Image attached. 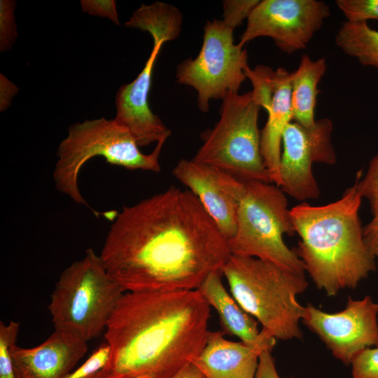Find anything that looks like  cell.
Instances as JSON below:
<instances>
[{
  "instance_id": "cell-1",
  "label": "cell",
  "mask_w": 378,
  "mask_h": 378,
  "mask_svg": "<svg viewBox=\"0 0 378 378\" xmlns=\"http://www.w3.org/2000/svg\"><path fill=\"white\" fill-rule=\"evenodd\" d=\"M230 255L197 197L170 186L125 206L99 255L125 292H145L197 290Z\"/></svg>"
},
{
  "instance_id": "cell-2",
  "label": "cell",
  "mask_w": 378,
  "mask_h": 378,
  "mask_svg": "<svg viewBox=\"0 0 378 378\" xmlns=\"http://www.w3.org/2000/svg\"><path fill=\"white\" fill-rule=\"evenodd\" d=\"M211 307L197 290L125 292L104 338L111 348L99 378H172L204 346Z\"/></svg>"
},
{
  "instance_id": "cell-3",
  "label": "cell",
  "mask_w": 378,
  "mask_h": 378,
  "mask_svg": "<svg viewBox=\"0 0 378 378\" xmlns=\"http://www.w3.org/2000/svg\"><path fill=\"white\" fill-rule=\"evenodd\" d=\"M362 199L354 183L335 202L320 206L302 202L290 209L300 238L295 251L316 287L329 296L356 288L375 270L359 217Z\"/></svg>"
},
{
  "instance_id": "cell-4",
  "label": "cell",
  "mask_w": 378,
  "mask_h": 378,
  "mask_svg": "<svg viewBox=\"0 0 378 378\" xmlns=\"http://www.w3.org/2000/svg\"><path fill=\"white\" fill-rule=\"evenodd\" d=\"M231 295L276 340L301 339L304 308L298 295L308 286L304 274L254 257L230 255L220 269Z\"/></svg>"
},
{
  "instance_id": "cell-5",
  "label": "cell",
  "mask_w": 378,
  "mask_h": 378,
  "mask_svg": "<svg viewBox=\"0 0 378 378\" xmlns=\"http://www.w3.org/2000/svg\"><path fill=\"white\" fill-rule=\"evenodd\" d=\"M164 142L158 141L153 152L144 154L130 132L114 119L101 118L75 123L69 127L57 148L53 171L55 188L74 202L90 208L78 186V174L85 162L102 156L107 162L127 169L160 172L159 158Z\"/></svg>"
},
{
  "instance_id": "cell-6",
  "label": "cell",
  "mask_w": 378,
  "mask_h": 378,
  "mask_svg": "<svg viewBox=\"0 0 378 378\" xmlns=\"http://www.w3.org/2000/svg\"><path fill=\"white\" fill-rule=\"evenodd\" d=\"M123 288L92 248L60 274L48 306L55 330L74 333L86 342L105 331Z\"/></svg>"
},
{
  "instance_id": "cell-7",
  "label": "cell",
  "mask_w": 378,
  "mask_h": 378,
  "mask_svg": "<svg viewBox=\"0 0 378 378\" xmlns=\"http://www.w3.org/2000/svg\"><path fill=\"white\" fill-rule=\"evenodd\" d=\"M295 233L286 194L274 183L246 182L233 236L231 255L254 257L304 274L305 266L283 239Z\"/></svg>"
},
{
  "instance_id": "cell-8",
  "label": "cell",
  "mask_w": 378,
  "mask_h": 378,
  "mask_svg": "<svg viewBox=\"0 0 378 378\" xmlns=\"http://www.w3.org/2000/svg\"><path fill=\"white\" fill-rule=\"evenodd\" d=\"M220 118L201 135L193 160L218 168L244 181L273 183L260 150V106L252 91L227 93L221 99Z\"/></svg>"
},
{
  "instance_id": "cell-9",
  "label": "cell",
  "mask_w": 378,
  "mask_h": 378,
  "mask_svg": "<svg viewBox=\"0 0 378 378\" xmlns=\"http://www.w3.org/2000/svg\"><path fill=\"white\" fill-rule=\"evenodd\" d=\"M233 31L222 20L207 21L197 56L176 66L177 82L196 90L198 108L204 113L209 111L210 101L222 99L227 93H239L246 79L248 53L234 43Z\"/></svg>"
},
{
  "instance_id": "cell-10",
  "label": "cell",
  "mask_w": 378,
  "mask_h": 378,
  "mask_svg": "<svg viewBox=\"0 0 378 378\" xmlns=\"http://www.w3.org/2000/svg\"><path fill=\"white\" fill-rule=\"evenodd\" d=\"M332 129L328 118L316 120L310 127L295 121L287 125L282 136L279 164V188L286 195L302 202L319 197L321 191L312 166L314 163H335Z\"/></svg>"
},
{
  "instance_id": "cell-11",
  "label": "cell",
  "mask_w": 378,
  "mask_h": 378,
  "mask_svg": "<svg viewBox=\"0 0 378 378\" xmlns=\"http://www.w3.org/2000/svg\"><path fill=\"white\" fill-rule=\"evenodd\" d=\"M329 6L318 0H262L252 11L238 44L242 47L261 36L271 38L283 52L307 47L324 20Z\"/></svg>"
},
{
  "instance_id": "cell-12",
  "label": "cell",
  "mask_w": 378,
  "mask_h": 378,
  "mask_svg": "<svg viewBox=\"0 0 378 378\" xmlns=\"http://www.w3.org/2000/svg\"><path fill=\"white\" fill-rule=\"evenodd\" d=\"M378 302L370 296L348 298L338 312H323L312 304L304 307L302 323L326 345L335 358L351 365L366 348L378 346Z\"/></svg>"
},
{
  "instance_id": "cell-13",
  "label": "cell",
  "mask_w": 378,
  "mask_h": 378,
  "mask_svg": "<svg viewBox=\"0 0 378 378\" xmlns=\"http://www.w3.org/2000/svg\"><path fill=\"white\" fill-rule=\"evenodd\" d=\"M172 174L197 197L224 238L229 240L235 232L246 182L192 159L180 160Z\"/></svg>"
},
{
  "instance_id": "cell-14",
  "label": "cell",
  "mask_w": 378,
  "mask_h": 378,
  "mask_svg": "<svg viewBox=\"0 0 378 378\" xmlns=\"http://www.w3.org/2000/svg\"><path fill=\"white\" fill-rule=\"evenodd\" d=\"M164 43L153 41L152 51L141 71L133 81L120 86L115 94L114 120L130 132L139 146L166 141L172 133L152 112L148 102L153 69Z\"/></svg>"
},
{
  "instance_id": "cell-15",
  "label": "cell",
  "mask_w": 378,
  "mask_h": 378,
  "mask_svg": "<svg viewBox=\"0 0 378 378\" xmlns=\"http://www.w3.org/2000/svg\"><path fill=\"white\" fill-rule=\"evenodd\" d=\"M87 342L74 333L55 330L34 347L15 344L11 355L15 378H63L84 356Z\"/></svg>"
},
{
  "instance_id": "cell-16",
  "label": "cell",
  "mask_w": 378,
  "mask_h": 378,
  "mask_svg": "<svg viewBox=\"0 0 378 378\" xmlns=\"http://www.w3.org/2000/svg\"><path fill=\"white\" fill-rule=\"evenodd\" d=\"M222 330L210 331L204 346L192 363L205 378H255L259 357L272 351L276 339L257 344L227 340Z\"/></svg>"
},
{
  "instance_id": "cell-17",
  "label": "cell",
  "mask_w": 378,
  "mask_h": 378,
  "mask_svg": "<svg viewBox=\"0 0 378 378\" xmlns=\"http://www.w3.org/2000/svg\"><path fill=\"white\" fill-rule=\"evenodd\" d=\"M274 85L267 122L260 131V150L272 183L279 187L282 136L287 125L293 121L291 72L282 67L276 69Z\"/></svg>"
},
{
  "instance_id": "cell-18",
  "label": "cell",
  "mask_w": 378,
  "mask_h": 378,
  "mask_svg": "<svg viewBox=\"0 0 378 378\" xmlns=\"http://www.w3.org/2000/svg\"><path fill=\"white\" fill-rule=\"evenodd\" d=\"M221 277L220 271L211 273L197 290L217 312L222 331L251 345L274 338L265 329L259 330L258 321L227 292Z\"/></svg>"
},
{
  "instance_id": "cell-19",
  "label": "cell",
  "mask_w": 378,
  "mask_h": 378,
  "mask_svg": "<svg viewBox=\"0 0 378 378\" xmlns=\"http://www.w3.org/2000/svg\"><path fill=\"white\" fill-rule=\"evenodd\" d=\"M326 71L325 58L313 60L307 55H302L298 69L291 72L293 121L305 127L315 123L318 85Z\"/></svg>"
},
{
  "instance_id": "cell-20",
  "label": "cell",
  "mask_w": 378,
  "mask_h": 378,
  "mask_svg": "<svg viewBox=\"0 0 378 378\" xmlns=\"http://www.w3.org/2000/svg\"><path fill=\"white\" fill-rule=\"evenodd\" d=\"M183 15L172 4L155 1L141 4L125 22L127 27L148 32L153 41H167L176 39L181 29Z\"/></svg>"
},
{
  "instance_id": "cell-21",
  "label": "cell",
  "mask_w": 378,
  "mask_h": 378,
  "mask_svg": "<svg viewBox=\"0 0 378 378\" xmlns=\"http://www.w3.org/2000/svg\"><path fill=\"white\" fill-rule=\"evenodd\" d=\"M335 44L364 66L378 68V30L366 21L344 22L335 35Z\"/></svg>"
},
{
  "instance_id": "cell-22",
  "label": "cell",
  "mask_w": 378,
  "mask_h": 378,
  "mask_svg": "<svg viewBox=\"0 0 378 378\" xmlns=\"http://www.w3.org/2000/svg\"><path fill=\"white\" fill-rule=\"evenodd\" d=\"M244 73L252 83L251 91L255 102L267 111L274 94V71L268 66L259 64L253 69L247 66Z\"/></svg>"
},
{
  "instance_id": "cell-23",
  "label": "cell",
  "mask_w": 378,
  "mask_h": 378,
  "mask_svg": "<svg viewBox=\"0 0 378 378\" xmlns=\"http://www.w3.org/2000/svg\"><path fill=\"white\" fill-rule=\"evenodd\" d=\"M20 327L17 321L0 322V378H15L11 349L16 344Z\"/></svg>"
},
{
  "instance_id": "cell-24",
  "label": "cell",
  "mask_w": 378,
  "mask_h": 378,
  "mask_svg": "<svg viewBox=\"0 0 378 378\" xmlns=\"http://www.w3.org/2000/svg\"><path fill=\"white\" fill-rule=\"evenodd\" d=\"M355 183L363 198L370 204L372 214H378V153L370 160L368 169L363 177L357 173Z\"/></svg>"
},
{
  "instance_id": "cell-25",
  "label": "cell",
  "mask_w": 378,
  "mask_h": 378,
  "mask_svg": "<svg viewBox=\"0 0 378 378\" xmlns=\"http://www.w3.org/2000/svg\"><path fill=\"white\" fill-rule=\"evenodd\" d=\"M16 2L13 0L0 1V51L9 50L17 37L14 11Z\"/></svg>"
},
{
  "instance_id": "cell-26",
  "label": "cell",
  "mask_w": 378,
  "mask_h": 378,
  "mask_svg": "<svg viewBox=\"0 0 378 378\" xmlns=\"http://www.w3.org/2000/svg\"><path fill=\"white\" fill-rule=\"evenodd\" d=\"M335 3L346 20H378V0H337Z\"/></svg>"
},
{
  "instance_id": "cell-27",
  "label": "cell",
  "mask_w": 378,
  "mask_h": 378,
  "mask_svg": "<svg viewBox=\"0 0 378 378\" xmlns=\"http://www.w3.org/2000/svg\"><path fill=\"white\" fill-rule=\"evenodd\" d=\"M259 0H225L223 1V19L225 24L234 29L244 19H248Z\"/></svg>"
},
{
  "instance_id": "cell-28",
  "label": "cell",
  "mask_w": 378,
  "mask_h": 378,
  "mask_svg": "<svg viewBox=\"0 0 378 378\" xmlns=\"http://www.w3.org/2000/svg\"><path fill=\"white\" fill-rule=\"evenodd\" d=\"M111 348L105 342L98 346L88 358L78 368L63 378H87L99 372L108 361Z\"/></svg>"
},
{
  "instance_id": "cell-29",
  "label": "cell",
  "mask_w": 378,
  "mask_h": 378,
  "mask_svg": "<svg viewBox=\"0 0 378 378\" xmlns=\"http://www.w3.org/2000/svg\"><path fill=\"white\" fill-rule=\"evenodd\" d=\"M351 365L353 378H378V346L363 350Z\"/></svg>"
},
{
  "instance_id": "cell-30",
  "label": "cell",
  "mask_w": 378,
  "mask_h": 378,
  "mask_svg": "<svg viewBox=\"0 0 378 378\" xmlns=\"http://www.w3.org/2000/svg\"><path fill=\"white\" fill-rule=\"evenodd\" d=\"M80 7L84 13L106 18L119 25L116 3L114 0H81Z\"/></svg>"
},
{
  "instance_id": "cell-31",
  "label": "cell",
  "mask_w": 378,
  "mask_h": 378,
  "mask_svg": "<svg viewBox=\"0 0 378 378\" xmlns=\"http://www.w3.org/2000/svg\"><path fill=\"white\" fill-rule=\"evenodd\" d=\"M271 352L272 351L265 349L260 355L255 378H281L277 372Z\"/></svg>"
},
{
  "instance_id": "cell-32",
  "label": "cell",
  "mask_w": 378,
  "mask_h": 378,
  "mask_svg": "<svg viewBox=\"0 0 378 378\" xmlns=\"http://www.w3.org/2000/svg\"><path fill=\"white\" fill-rule=\"evenodd\" d=\"M365 242L374 258H378V214L363 227Z\"/></svg>"
},
{
  "instance_id": "cell-33",
  "label": "cell",
  "mask_w": 378,
  "mask_h": 378,
  "mask_svg": "<svg viewBox=\"0 0 378 378\" xmlns=\"http://www.w3.org/2000/svg\"><path fill=\"white\" fill-rule=\"evenodd\" d=\"M19 88L2 74H0V111H6Z\"/></svg>"
},
{
  "instance_id": "cell-34",
  "label": "cell",
  "mask_w": 378,
  "mask_h": 378,
  "mask_svg": "<svg viewBox=\"0 0 378 378\" xmlns=\"http://www.w3.org/2000/svg\"><path fill=\"white\" fill-rule=\"evenodd\" d=\"M172 378H205L200 370L192 363H190Z\"/></svg>"
},
{
  "instance_id": "cell-35",
  "label": "cell",
  "mask_w": 378,
  "mask_h": 378,
  "mask_svg": "<svg viewBox=\"0 0 378 378\" xmlns=\"http://www.w3.org/2000/svg\"><path fill=\"white\" fill-rule=\"evenodd\" d=\"M87 378H99L95 374H92Z\"/></svg>"
}]
</instances>
